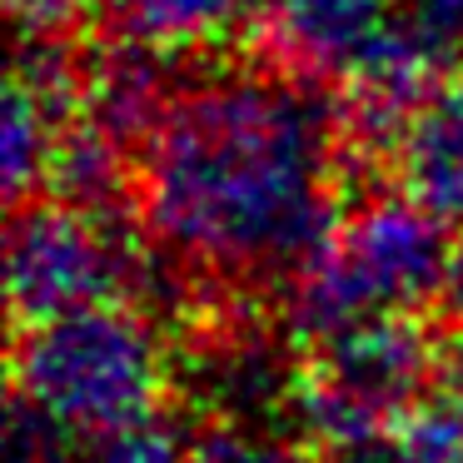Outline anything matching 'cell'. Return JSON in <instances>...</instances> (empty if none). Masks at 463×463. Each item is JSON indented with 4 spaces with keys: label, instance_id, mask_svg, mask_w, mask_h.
<instances>
[{
    "label": "cell",
    "instance_id": "3957f363",
    "mask_svg": "<svg viewBox=\"0 0 463 463\" xmlns=\"http://www.w3.org/2000/svg\"><path fill=\"white\" fill-rule=\"evenodd\" d=\"M433 274H439L433 234L409 214H373L324 264V284H314V304L324 319H354V314L364 319L373 304L403 299V294L423 289Z\"/></svg>",
    "mask_w": 463,
    "mask_h": 463
},
{
    "label": "cell",
    "instance_id": "6da1fadb",
    "mask_svg": "<svg viewBox=\"0 0 463 463\" xmlns=\"http://www.w3.org/2000/svg\"><path fill=\"white\" fill-rule=\"evenodd\" d=\"M324 135L284 105H224L155 155V220L214 260H274L314 240Z\"/></svg>",
    "mask_w": 463,
    "mask_h": 463
},
{
    "label": "cell",
    "instance_id": "5b68a950",
    "mask_svg": "<svg viewBox=\"0 0 463 463\" xmlns=\"http://www.w3.org/2000/svg\"><path fill=\"white\" fill-rule=\"evenodd\" d=\"M409 170L429 210L463 220V110L433 115L409 145Z\"/></svg>",
    "mask_w": 463,
    "mask_h": 463
},
{
    "label": "cell",
    "instance_id": "8992f818",
    "mask_svg": "<svg viewBox=\"0 0 463 463\" xmlns=\"http://www.w3.org/2000/svg\"><path fill=\"white\" fill-rule=\"evenodd\" d=\"M204 463H274V453H254V449H230L220 458H204Z\"/></svg>",
    "mask_w": 463,
    "mask_h": 463
},
{
    "label": "cell",
    "instance_id": "7a4b0ae2",
    "mask_svg": "<svg viewBox=\"0 0 463 463\" xmlns=\"http://www.w3.org/2000/svg\"><path fill=\"white\" fill-rule=\"evenodd\" d=\"M31 393L51 419L120 433L145 423L155 393V354L130 319L75 309L51 319L31 344Z\"/></svg>",
    "mask_w": 463,
    "mask_h": 463
},
{
    "label": "cell",
    "instance_id": "277c9868",
    "mask_svg": "<svg viewBox=\"0 0 463 463\" xmlns=\"http://www.w3.org/2000/svg\"><path fill=\"white\" fill-rule=\"evenodd\" d=\"M105 240H95L71 214H35L15 240V294L31 314H75L110 284Z\"/></svg>",
    "mask_w": 463,
    "mask_h": 463
}]
</instances>
